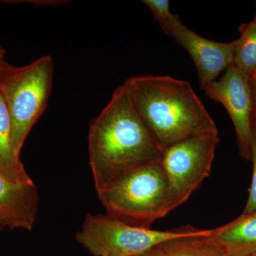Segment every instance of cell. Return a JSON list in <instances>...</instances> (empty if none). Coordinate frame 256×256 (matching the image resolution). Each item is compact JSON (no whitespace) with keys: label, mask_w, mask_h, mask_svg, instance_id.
<instances>
[{"label":"cell","mask_w":256,"mask_h":256,"mask_svg":"<svg viewBox=\"0 0 256 256\" xmlns=\"http://www.w3.org/2000/svg\"><path fill=\"white\" fill-rule=\"evenodd\" d=\"M88 153L97 192L129 172L161 160L163 150L138 114L124 84L90 124Z\"/></svg>","instance_id":"cell-1"},{"label":"cell","mask_w":256,"mask_h":256,"mask_svg":"<svg viewBox=\"0 0 256 256\" xmlns=\"http://www.w3.org/2000/svg\"><path fill=\"white\" fill-rule=\"evenodd\" d=\"M124 84L163 150L193 136L218 132L190 82L169 76L140 75L130 77Z\"/></svg>","instance_id":"cell-2"},{"label":"cell","mask_w":256,"mask_h":256,"mask_svg":"<svg viewBox=\"0 0 256 256\" xmlns=\"http://www.w3.org/2000/svg\"><path fill=\"white\" fill-rule=\"evenodd\" d=\"M97 194L111 218L150 228L165 216L168 178L160 162L151 163L126 173Z\"/></svg>","instance_id":"cell-3"},{"label":"cell","mask_w":256,"mask_h":256,"mask_svg":"<svg viewBox=\"0 0 256 256\" xmlns=\"http://www.w3.org/2000/svg\"><path fill=\"white\" fill-rule=\"evenodd\" d=\"M54 60L43 56L24 66L8 64L0 76V94L12 122V142L20 158L25 140L46 109L54 77Z\"/></svg>","instance_id":"cell-4"},{"label":"cell","mask_w":256,"mask_h":256,"mask_svg":"<svg viewBox=\"0 0 256 256\" xmlns=\"http://www.w3.org/2000/svg\"><path fill=\"white\" fill-rule=\"evenodd\" d=\"M200 230L192 226L152 230L124 224L107 214H88L76 238L94 256H138L172 239Z\"/></svg>","instance_id":"cell-5"},{"label":"cell","mask_w":256,"mask_h":256,"mask_svg":"<svg viewBox=\"0 0 256 256\" xmlns=\"http://www.w3.org/2000/svg\"><path fill=\"white\" fill-rule=\"evenodd\" d=\"M220 140L218 132L204 133L163 150L160 162L168 182L165 216L188 201L210 176Z\"/></svg>","instance_id":"cell-6"},{"label":"cell","mask_w":256,"mask_h":256,"mask_svg":"<svg viewBox=\"0 0 256 256\" xmlns=\"http://www.w3.org/2000/svg\"><path fill=\"white\" fill-rule=\"evenodd\" d=\"M203 90L210 98L225 108L233 122L240 156L250 161L252 99L250 79L240 73L233 64L218 80L210 82Z\"/></svg>","instance_id":"cell-7"},{"label":"cell","mask_w":256,"mask_h":256,"mask_svg":"<svg viewBox=\"0 0 256 256\" xmlns=\"http://www.w3.org/2000/svg\"><path fill=\"white\" fill-rule=\"evenodd\" d=\"M169 36L188 52L196 66L202 89L215 82L234 64V43L217 42L198 35L181 20L170 30Z\"/></svg>","instance_id":"cell-8"},{"label":"cell","mask_w":256,"mask_h":256,"mask_svg":"<svg viewBox=\"0 0 256 256\" xmlns=\"http://www.w3.org/2000/svg\"><path fill=\"white\" fill-rule=\"evenodd\" d=\"M40 207L34 183L14 184L0 174V220L10 228L31 230Z\"/></svg>","instance_id":"cell-9"},{"label":"cell","mask_w":256,"mask_h":256,"mask_svg":"<svg viewBox=\"0 0 256 256\" xmlns=\"http://www.w3.org/2000/svg\"><path fill=\"white\" fill-rule=\"evenodd\" d=\"M210 237L226 256H252L256 252V210L212 229Z\"/></svg>","instance_id":"cell-10"},{"label":"cell","mask_w":256,"mask_h":256,"mask_svg":"<svg viewBox=\"0 0 256 256\" xmlns=\"http://www.w3.org/2000/svg\"><path fill=\"white\" fill-rule=\"evenodd\" d=\"M0 174L14 184H30L28 176L20 158L15 156L12 142V122L8 108L0 94Z\"/></svg>","instance_id":"cell-11"},{"label":"cell","mask_w":256,"mask_h":256,"mask_svg":"<svg viewBox=\"0 0 256 256\" xmlns=\"http://www.w3.org/2000/svg\"><path fill=\"white\" fill-rule=\"evenodd\" d=\"M212 229L168 240L162 244L166 256H226L220 246L210 238Z\"/></svg>","instance_id":"cell-12"},{"label":"cell","mask_w":256,"mask_h":256,"mask_svg":"<svg viewBox=\"0 0 256 256\" xmlns=\"http://www.w3.org/2000/svg\"><path fill=\"white\" fill-rule=\"evenodd\" d=\"M239 32L240 36L234 42V65L250 80L256 70V24H244Z\"/></svg>","instance_id":"cell-13"},{"label":"cell","mask_w":256,"mask_h":256,"mask_svg":"<svg viewBox=\"0 0 256 256\" xmlns=\"http://www.w3.org/2000/svg\"><path fill=\"white\" fill-rule=\"evenodd\" d=\"M142 2L151 10L160 28L166 34L180 20L178 15L172 14L170 11L168 0H143Z\"/></svg>","instance_id":"cell-14"},{"label":"cell","mask_w":256,"mask_h":256,"mask_svg":"<svg viewBox=\"0 0 256 256\" xmlns=\"http://www.w3.org/2000/svg\"><path fill=\"white\" fill-rule=\"evenodd\" d=\"M252 184L249 188L248 197L244 208V214L250 213L256 210V122L252 120Z\"/></svg>","instance_id":"cell-15"},{"label":"cell","mask_w":256,"mask_h":256,"mask_svg":"<svg viewBox=\"0 0 256 256\" xmlns=\"http://www.w3.org/2000/svg\"><path fill=\"white\" fill-rule=\"evenodd\" d=\"M252 99V120L256 122V82L250 80Z\"/></svg>","instance_id":"cell-16"},{"label":"cell","mask_w":256,"mask_h":256,"mask_svg":"<svg viewBox=\"0 0 256 256\" xmlns=\"http://www.w3.org/2000/svg\"><path fill=\"white\" fill-rule=\"evenodd\" d=\"M138 256H166V254H165L162 244L159 246L154 248L150 250L149 252Z\"/></svg>","instance_id":"cell-17"},{"label":"cell","mask_w":256,"mask_h":256,"mask_svg":"<svg viewBox=\"0 0 256 256\" xmlns=\"http://www.w3.org/2000/svg\"><path fill=\"white\" fill-rule=\"evenodd\" d=\"M5 54H6L5 50L0 46V76H1L5 67L8 64L5 60Z\"/></svg>","instance_id":"cell-18"},{"label":"cell","mask_w":256,"mask_h":256,"mask_svg":"<svg viewBox=\"0 0 256 256\" xmlns=\"http://www.w3.org/2000/svg\"><path fill=\"white\" fill-rule=\"evenodd\" d=\"M250 80H255V82H256V70L255 73L254 74V75H252V78H250Z\"/></svg>","instance_id":"cell-19"},{"label":"cell","mask_w":256,"mask_h":256,"mask_svg":"<svg viewBox=\"0 0 256 256\" xmlns=\"http://www.w3.org/2000/svg\"><path fill=\"white\" fill-rule=\"evenodd\" d=\"M4 224H2V222H1V220H0V230H1V229H2L3 228H4Z\"/></svg>","instance_id":"cell-20"},{"label":"cell","mask_w":256,"mask_h":256,"mask_svg":"<svg viewBox=\"0 0 256 256\" xmlns=\"http://www.w3.org/2000/svg\"><path fill=\"white\" fill-rule=\"evenodd\" d=\"M252 22H254V23L256 24V14L255 16H254V20H252Z\"/></svg>","instance_id":"cell-21"},{"label":"cell","mask_w":256,"mask_h":256,"mask_svg":"<svg viewBox=\"0 0 256 256\" xmlns=\"http://www.w3.org/2000/svg\"><path fill=\"white\" fill-rule=\"evenodd\" d=\"M250 256H256V252H255L254 254H252V255Z\"/></svg>","instance_id":"cell-22"}]
</instances>
